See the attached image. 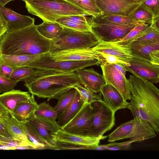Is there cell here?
Segmentation results:
<instances>
[{"label":"cell","mask_w":159,"mask_h":159,"mask_svg":"<svg viewBox=\"0 0 159 159\" xmlns=\"http://www.w3.org/2000/svg\"><path fill=\"white\" fill-rule=\"evenodd\" d=\"M33 73L24 81V85L31 94L48 101L57 98L63 93L81 85L75 71L64 72L34 69Z\"/></svg>","instance_id":"6da1fadb"},{"label":"cell","mask_w":159,"mask_h":159,"mask_svg":"<svg viewBox=\"0 0 159 159\" xmlns=\"http://www.w3.org/2000/svg\"><path fill=\"white\" fill-rule=\"evenodd\" d=\"M63 27L62 32L51 40L49 53L92 48L100 42L92 31H82Z\"/></svg>","instance_id":"5b68a950"},{"label":"cell","mask_w":159,"mask_h":159,"mask_svg":"<svg viewBox=\"0 0 159 159\" xmlns=\"http://www.w3.org/2000/svg\"><path fill=\"white\" fill-rule=\"evenodd\" d=\"M10 115L5 108L0 102V116H7Z\"/></svg>","instance_id":"f907efd6"},{"label":"cell","mask_w":159,"mask_h":159,"mask_svg":"<svg viewBox=\"0 0 159 159\" xmlns=\"http://www.w3.org/2000/svg\"><path fill=\"white\" fill-rule=\"evenodd\" d=\"M51 40L41 35L34 24L6 32L0 41V55H36L49 52Z\"/></svg>","instance_id":"3957f363"},{"label":"cell","mask_w":159,"mask_h":159,"mask_svg":"<svg viewBox=\"0 0 159 159\" xmlns=\"http://www.w3.org/2000/svg\"><path fill=\"white\" fill-rule=\"evenodd\" d=\"M93 111L91 104H84L78 112L61 129L74 134L87 135L91 126Z\"/></svg>","instance_id":"7c38bea8"},{"label":"cell","mask_w":159,"mask_h":159,"mask_svg":"<svg viewBox=\"0 0 159 159\" xmlns=\"http://www.w3.org/2000/svg\"><path fill=\"white\" fill-rule=\"evenodd\" d=\"M36 28L43 36L51 40L58 36L63 31V27L57 22L44 21L36 25Z\"/></svg>","instance_id":"f1b7e54d"},{"label":"cell","mask_w":159,"mask_h":159,"mask_svg":"<svg viewBox=\"0 0 159 159\" xmlns=\"http://www.w3.org/2000/svg\"><path fill=\"white\" fill-rule=\"evenodd\" d=\"M65 0L82 9L90 16L96 17L101 15V11L97 6L95 0Z\"/></svg>","instance_id":"4dcf8cb0"},{"label":"cell","mask_w":159,"mask_h":159,"mask_svg":"<svg viewBox=\"0 0 159 159\" xmlns=\"http://www.w3.org/2000/svg\"><path fill=\"white\" fill-rule=\"evenodd\" d=\"M132 142L129 140V141L121 142L116 143L115 142H111L109 144L105 145H98L95 150H103L105 149L116 150H126L128 149Z\"/></svg>","instance_id":"f35d334b"},{"label":"cell","mask_w":159,"mask_h":159,"mask_svg":"<svg viewBox=\"0 0 159 159\" xmlns=\"http://www.w3.org/2000/svg\"><path fill=\"white\" fill-rule=\"evenodd\" d=\"M44 54L36 55L10 56L0 55V64H4L14 68L27 66Z\"/></svg>","instance_id":"484cf974"},{"label":"cell","mask_w":159,"mask_h":159,"mask_svg":"<svg viewBox=\"0 0 159 159\" xmlns=\"http://www.w3.org/2000/svg\"><path fill=\"white\" fill-rule=\"evenodd\" d=\"M7 28L0 24V41L6 33Z\"/></svg>","instance_id":"816d5d0a"},{"label":"cell","mask_w":159,"mask_h":159,"mask_svg":"<svg viewBox=\"0 0 159 159\" xmlns=\"http://www.w3.org/2000/svg\"><path fill=\"white\" fill-rule=\"evenodd\" d=\"M101 15H118L129 16L140 4L134 0H95Z\"/></svg>","instance_id":"5bb4252c"},{"label":"cell","mask_w":159,"mask_h":159,"mask_svg":"<svg viewBox=\"0 0 159 159\" xmlns=\"http://www.w3.org/2000/svg\"><path fill=\"white\" fill-rule=\"evenodd\" d=\"M0 12L7 23L6 32H13L34 24V18L19 14L0 4Z\"/></svg>","instance_id":"e0dca14e"},{"label":"cell","mask_w":159,"mask_h":159,"mask_svg":"<svg viewBox=\"0 0 159 159\" xmlns=\"http://www.w3.org/2000/svg\"><path fill=\"white\" fill-rule=\"evenodd\" d=\"M125 45L129 49L132 57L149 61H150V52L154 50H159V42L133 41Z\"/></svg>","instance_id":"7402d4cb"},{"label":"cell","mask_w":159,"mask_h":159,"mask_svg":"<svg viewBox=\"0 0 159 159\" xmlns=\"http://www.w3.org/2000/svg\"><path fill=\"white\" fill-rule=\"evenodd\" d=\"M150 25L154 29L159 30V16L153 18Z\"/></svg>","instance_id":"c3c4849f"},{"label":"cell","mask_w":159,"mask_h":159,"mask_svg":"<svg viewBox=\"0 0 159 159\" xmlns=\"http://www.w3.org/2000/svg\"><path fill=\"white\" fill-rule=\"evenodd\" d=\"M18 82L7 78L0 74V93L11 90Z\"/></svg>","instance_id":"ab89813d"},{"label":"cell","mask_w":159,"mask_h":159,"mask_svg":"<svg viewBox=\"0 0 159 159\" xmlns=\"http://www.w3.org/2000/svg\"><path fill=\"white\" fill-rule=\"evenodd\" d=\"M25 2L28 12L43 22H54L64 16H90L82 9L65 0H32Z\"/></svg>","instance_id":"277c9868"},{"label":"cell","mask_w":159,"mask_h":159,"mask_svg":"<svg viewBox=\"0 0 159 159\" xmlns=\"http://www.w3.org/2000/svg\"><path fill=\"white\" fill-rule=\"evenodd\" d=\"M74 89L76 90L80 94L84 102V104H91L96 100H102V94L93 93L88 90L81 84L77 85Z\"/></svg>","instance_id":"d590c367"},{"label":"cell","mask_w":159,"mask_h":159,"mask_svg":"<svg viewBox=\"0 0 159 159\" xmlns=\"http://www.w3.org/2000/svg\"><path fill=\"white\" fill-rule=\"evenodd\" d=\"M16 150H38L36 148L31 146H18L16 147Z\"/></svg>","instance_id":"681fc988"},{"label":"cell","mask_w":159,"mask_h":159,"mask_svg":"<svg viewBox=\"0 0 159 159\" xmlns=\"http://www.w3.org/2000/svg\"><path fill=\"white\" fill-rule=\"evenodd\" d=\"M93 107L91 126L87 135L100 137L115 125V113L102 100H96L91 103Z\"/></svg>","instance_id":"52a82bcc"},{"label":"cell","mask_w":159,"mask_h":159,"mask_svg":"<svg viewBox=\"0 0 159 159\" xmlns=\"http://www.w3.org/2000/svg\"><path fill=\"white\" fill-rule=\"evenodd\" d=\"M88 19L93 22L106 21L126 25H131L136 23L134 19L129 17L118 15L91 16Z\"/></svg>","instance_id":"f546056e"},{"label":"cell","mask_w":159,"mask_h":159,"mask_svg":"<svg viewBox=\"0 0 159 159\" xmlns=\"http://www.w3.org/2000/svg\"><path fill=\"white\" fill-rule=\"evenodd\" d=\"M34 115L39 117L56 120L58 114L55 111L53 107L44 102L38 105Z\"/></svg>","instance_id":"e575fe53"},{"label":"cell","mask_w":159,"mask_h":159,"mask_svg":"<svg viewBox=\"0 0 159 159\" xmlns=\"http://www.w3.org/2000/svg\"><path fill=\"white\" fill-rule=\"evenodd\" d=\"M34 95L31 94L30 98L27 101L19 102L16 106L11 116L20 122L28 120L34 115L38 107L35 101Z\"/></svg>","instance_id":"cb8c5ba5"},{"label":"cell","mask_w":159,"mask_h":159,"mask_svg":"<svg viewBox=\"0 0 159 159\" xmlns=\"http://www.w3.org/2000/svg\"><path fill=\"white\" fill-rule=\"evenodd\" d=\"M51 58L55 61H79L97 60L102 64L106 61L101 54L93 50L92 48L65 50L49 53Z\"/></svg>","instance_id":"9a60e30c"},{"label":"cell","mask_w":159,"mask_h":159,"mask_svg":"<svg viewBox=\"0 0 159 159\" xmlns=\"http://www.w3.org/2000/svg\"><path fill=\"white\" fill-rule=\"evenodd\" d=\"M22 122L28 138L38 148V150L54 149L52 146L42 138L29 120Z\"/></svg>","instance_id":"83f0119b"},{"label":"cell","mask_w":159,"mask_h":159,"mask_svg":"<svg viewBox=\"0 0 159 159\" xmlns=\"http://www.w3.org/2000/svg\"><path fill=\"white\" fill-rule=\"evenodd\" d=\"M22 0L25 2H26L29 1H31L32 0Z\"/></svg>","instance_id":"6f0895ef"},{"label":"cell","mask_w":159,"mask_h":159,"mask_svg":"<svg viewBox=\"0 0 159 159\" xmlns=\"http://www.w3.org/2000/svg\"><path fill=\"white\" fill-rule=\"evenodd\" d=\"M100 66L106 84L115 88L125 101L130 100L131 94L129 79L124 76L112 64L105 62Z\"/></svg>","instance_id":"4fadbf2b"},{"label":"cell","mask_w":159,"mask_h":159,"mask_svg":"<svg viewBox=\"0 0 159 159\" xmlns=\"http://www.w3.org/2000/svg\"><path fill=\"white\" fill-rule=\"evenodd\" d=\"M0 24L7 28V23L0 12Z\"/></svg>","instance_id":"db71d44e"},{"label":"cell","mask_w":159,"mask_h":159,"mask_svg":"<svg viewBox=\"0 0 159 159\" xmlns=\"http://www.w3.org/2000/svg\"><path fill=\"white\" fill-rule=\"evenodd\" d=\"M139 3H141L143 1H144L145 0H134Z\"/></svg>","instance_id":"9f6ffc18"},{"label":"cell","mask_w":159,"mask_h":159,"mask_svg":"<svg viewBox=\"0 0 159 159\" xmlns=\"http://www.w3.org/2000/svg\"><path fill=\"white\" fill-rule=\"evenodd\" d=\"M157 136L152 125L143 120L134 118L121 124L108 135L110 142L129 139L132 143L152 139Z\"/></svg>","instance_id":"8992f818"},{"label":"cell","mask_w":159,"mask_h":159,"mask_svg":"<svg viewBox=\"0 0 159 159\" xmlns=\"http://www.w3.org/2000/svg\"><path fill=\"white\" fill-rule=\"evenodd\" d=\"M124 76H125L126 71L124 68L123 65L119 63L111 64Z\"/></svg>","instance_id":"7dc6e473"},{"label":"cell","mask_w":159,"mask_h":159,"mask_svg":"<svg viewBox=\"0 0 159 159\" xmlns=\"http://www.w3.org/2000/svg\"><path fill=\"white\" fill-rule=\"evenodd\" d=\"M129 17L132 18L136 23L141 22L151 25L153 15L141 4L131 13Z\"/></svg>","instance_id":"836d02e7"},{"label":"cell","mask_w":159,"mask_h":159,"mask_svg":"<svg viewBox=\"0 0 159 159\" xmlns=\"http://www.w3.org/2000/svg\"><path fill=\"white\" fill-rule=\"evenodd\" d=\"M31 97L28 92L13 89L0 94V102L10 116L17 103L28 100Z\"/></svg>","instance_id":"603a6c76"},{"label":"cell","mask_w":159,"mask_h":159,"mask_svg":"<svg viewBox=\"0 0 159 159\" xmlns=\"http://www.w3.org/2000/svg\"><path fill=\"white\" fill-rule=\"evenodd\" d=\"M86 16L72 15L62 16L57 19L55 22L63 27L74 30L82 31H91Z\"/></svg>","instance_id":"d4e9b609"},{"label":"cell","mask_w":159,"mask_h":159,"mask_svg":"<svg viewBox=\"0 0 159 159\" xmlns=\"http://www.w3.org/2000/svg\"><path fill=\"white\" fill-rule=\"evenodd\" d=\"M0 144L7 145L12 148H15L19 146H29L26 145L21 142L14 139L8 140L6 141H0Z\"/></svg>","instance_id":"f6af8a7d"},{"label":"cell","mask_w":159,"mask_h":159,"mask_svg":"<svg viewBox=\"0 0 159 159\" xmlns=\"http://www.w3.org/2000/svg\"><path fill=\"white\" fill-rule=\"evenodd\" d=\"M150 61L154 64L159 65V50H154L149 53Z\"/></svg>","instance_id":"bcb514c9"},{"label":"cell","mask_w":159,"mask_h":159,"mask_svg":"<svg viewBox=\"0 0 159 159\" xmlns=\"http://www.w3.org/2000/svg\"><path fill=\"white\" fill-rule=\"evenodd\" d=\"M100 92L104 103L114 113L118 110L126 108L128 102L112 85L108 84L103 85L100 89Z\"/></svg>","instance_id":"ffe728a7"},{"label":"cell","mask_w":159,"mask_h":159,"mask_svg":"<svg viewBox=\"0 0 159 159\" xmlns=\"http://www.w3.org/2000/svg\"><path fill=\"white\" fill-rule=\"evenodd\" d=\"M150 25L148 24L137 22L133 29L123 38L120 40L111 42L118 45H126L136 39L140 34L146 29Z\"/></svg>","instance_id":"d6a6232c"},{"label":"cell","mask_w":159,"mask_h":159,"mask_svg":"<svg viewBox=\"0 0 159 159\" xmlns=\"http://www.w3.org/2000/svg\"><path fill=\"white\" fill-rule=\"evenodd\" d=\"M101 54L104 57L106 61V62L107 63L110 64L119 63L123 66L126 65L127 66L130 65L129 64L123 61L116 56L107 54Z\"/></svg>","instance_id":"b9f144b4"},{"label":"cell","mask_w":159,"mask_h":159,"mask_svg":"<svg viewBox=\"0 0 159 159\" xmlns=\"http://www.w3.org/2000/svg\"><path fill=\"white\" fill-rule=\"evenodd\" d=\"M34 69L30 67H21L14 68L10 79L18 82L24 81L34 72Z\"/></svg>","instance_id":"74e56055"},{"label":"cell","mask_w":159,"mask_h":159,"mask_svg":"<svg viewBox=\"0 0 159 159\" xmlns=\"http://www.w3.org/2000/svg\"><path fill=\"white\" fill-rule=\"evenodd\" d=\"M159 0H145L141 3L153 15V18L159 16Z\"/></svg>","instance_id":"60d3db41"},{"label":"cell","mask_w":159,"mask_h":159,"mask_svg":"<svg viewBox=\"0 0 159 159\" xmlns=\"http://www.w3.org/2000/svg\"><path fill=\"white\" fill-rule=\"evenodd\" d=\"M95 137L74 134L61 129L57 132L55 140L58 150H95L100 141L107 138Z\"/></svg>","instance_id":"ba28073f"},{"label":"cell","mask_w":159,"mask_h":159,"mask_svg":"<svg viewBox=\"0 0 159 159\" xmlns=\"http://www.w3.org/2000/svg\"><path fill=\"white\" fill-rule=\"evenodd\" d=\"M14 68L4 64H0V74L10 78Z\"/></svg>","instance_id":"7bdbcfd3"},{"label":"cell","mask_w":159,"mask_h":159,"mask_svg":"<svg viewBox=\"0 0 159 159\" xmlns=\"http://www.w3.org/2000/svg\"><path fill=\"white\" fill-rule=\"evenodd\" d=\"M129 64L123 65L126 71L132 73L137 78L143 81L157 83L159 81V65L150 61L132 57L126 60Z\"/></svg>","instance_id":"8fae6325"},{"label":"cell","mask_w":159,"mask_h":159,"mask_svg":"<svg viewBox=\"0 0 159 159\" xmlns=\"http://www.w3.org/2000/svg\"><path fill=\"white\" fill-rule=\"evenodd\" d=\"M77 90L72 89L62 94L58 98V102L53 108L58 114L63 112L74 100Z\"/></svg>","instance_id":"1f68e13d"},{"label":"cell","mask_w":159,"mask_h":159,"mask_svg":"<svg viewBox=\"0 0 159 159\" xmlns=\"http://www.w3.org/2000/svg\"><path fill=\"white\" fill-rule=\"evenodd\" d=\"M83 105V101L77 90L75 98L72 102L63 112L58 114L57 122L61 128L75 115Z\"/></svg>","instance_id":"4316f807"},{"label":"cell","mask_w":159,"mask_h":159,"mask_svg":"<svg viewBox=\"0 0 159 159\" xmlns=\"http://www.w3.org/2000/svg\"><path fill=\"white\" fill-rule=\"evenodd\" d=\"M0 122L6 128L12 138L21 142L26 145L38 148L29 139L23 127L22 122L13 117L7 116H0Z\"/></svg>","instance_id":"d6986e66"},{"label":"cell","mask_w":159,"mask_h":159,"mask_svg":"<svg viewBox=\"0 0 159 159\" xmlns=\"http://www.w3.org/2000/svg\"><path fill=\"white\" fill-rule=\"evenodd\" d=\"M84 87L95 93L100 92L102 86L106 84L103 75L93 68L80 69L75 71Z\"/></svg>","instance_id":"ac0fdd59"},{"label":"cell","mask_w":159,"mask_h":159,"mask_svg":"<svg viewBox=\"0 0 159 159\" xmlns=\"http://www.w3.org/2000/svg\"><path fill=\"white\" fill-rule=\"evenodd\" d=\"M92 32L100 42H112L120 40L135 26L136 23L126 25L106 21L93 22L88 20Z\"/></svg>","instance_id":"30bf717a"},{"label":"cell","mask_w":159,"mask_h":159,"mask_svg":"<svg viewBox=\"0 0 159 159\" xmlns=\"http://www.w3.org/2000/svg\"><path fill=\"white\" fill-rule=\"evenodd\" d=\"M13 139L3 125L0 122V141Z\"/></svg>","instance_id":"ee69618b"},{"label":"cell","mask_w":159,"mask_h":159,"mask_svg":"<svg viewBox=\"0 0 159 159\" xmlns=\"http://www.w3.org/2000/svg\"><path fill=\"white\" fill-rule=\"evenodd\" d=\"M102 64V61L93 60L79 61H55L50 57L49 52L28 65L26 67L33 69L50 70L64 72H73L80 69Z\"/></svg>","instance_id":"9c48e42d"},{"label":"cell","mask_w":159,"mask_h":159,"mask_svg":"<svg viewBox=\"0 0 159 159\" xmlns=\"http://www.w3.org/2000/svg\"><path fill=\"white\" fill-rule=\"evenodd\" d=\"M0 150H16L15 148H12L7 145L0 144Z\"/></svg>","instance_id":"f5cc1de1"},{"label":"cell","mask_w":159,"mask_h":159,"mask_svg":"<svg viewBox=\"0 0 159 159\" xmlns=\"http://www.w3.org/2000/svg\"><path fill=\"white\" fill-rule=\"evenodd\" d=\"M92 48L99 53L113 55L125 62L132 57L130 50L126 45L115 44L111 42H101Z\"/></svg>","instance_id":"44dd1931"},{"label":"cell","mask_w":159,"mask_h":159,"mask_svg":"<svg viewBox=\"0 0 159 159\" xmlns=\"http://www.w3.org/2000/svg\"><path fill=\"white\" fill-rule=\"evenodd\" d=\"M14 0H0V4L2 6H4L10 2Z\"/></svg>","instance_id":"11a10c76"},{"label":"cell","mask_w":159,"mask_h":159,"mask_svg":"<svg viewBox=\"0 0 159 159\" xmlns=\"http://www.w3.org/2000/svg\"><path fill=\"white\" fill-rule=\"evenodd\" d=\"M28 120L42 138L52 146L54 149H57L55 136L58 131L61 129V127L56 120L39 117L34 115Z\"/></svg>","instance_id":"2e32d148"},{"label":"cell","mask_w":159,"mask_h":159,"mask_svg":"<svg viewBox=\"0 0 159 159\" xmlns=\"http://www.w3.org/2000/svg\"><path fill=\"white\" fill-rule=\"evenodd\" d=\"M131 96L126 108L134 118L148 122L159 133V90L152 82L143 81L133 75L129 79Z\"/></svg>","instance_id":"7a4b0ae2"},{"label":"cell","mask_w":159,"mask_h":159,"mask_svg":"<svg viewBox=\"0 0 159 159\" xmlns=\"http://www.w3.org/2000/svg\"><path fill=\"white\" fill-rule=\"evenodd\" d=\"M133 41H140L150 43L159 42V30L152 28L150 25Z\"/></svg>","instance_id":"8d00e7d4"}]
</instances>
